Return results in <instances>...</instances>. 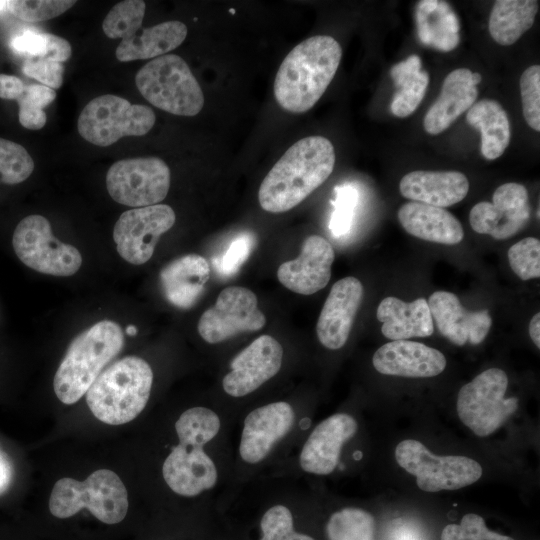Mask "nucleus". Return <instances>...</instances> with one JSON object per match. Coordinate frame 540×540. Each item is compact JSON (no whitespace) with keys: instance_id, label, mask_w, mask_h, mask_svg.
Listing matches in <instances>:
<instances>
[{"instance_id":"f257e3e1","label":"nucleus","mask_w":540,"mask_h":540,"mask_svg":"<svg viewBox=\"0 0 540 540\" xmlns=\"http://www.w3.org/2000/svg\"><path fill=\"white\" fill-rule=\"evenodd\" d=\"M335 150L323 136H308L294 143L262 180L258 200L270 213L286 212L306 199L331 175Z\"/></svg>"},{"instance_id":"39448f33","label":"nucleus","mask_w":540,"mask_h":540,"mask_svg":"<svg viewBox=\"0 0 540 540\" xmlns=\"http://www.w3.org/2000/svg\"><path fill=\"white\" fill-rule=\"evenodd\" d=\"M153 371L143 358L126 356L96 378L86 392L92 414L101 422L121 425L145 408L152 388Z\"/></svg>"},{"instance_id":"ea45409f","label":"nucleus","mask_w":540,"mask_h":540,"mask_svg":"<svg viewBox=\"0 0 540 540\" xmlns=\"http://www.w3.org/2000/svg\"><path fill=\"white\" fill-rule=\"evenodd\" d=\"M441 540H514L490 531L484 519L474 513L463 516L460 524H449L441 533Z\"/></svg>"},{"instance_id":"58836bf2","label":"nucleus","mask_w":540,"mask_h":540,"mask_svg":"<svg viewBox=\"0 0 540 540\" xmlns=\"http://www.w3.org/2000/svg\"><path fill=\"white\" fill-rule=\"evenodd\" d=\"M520 93L526 123L540 131V66L532 65L520 77Z\"/></svg>"},{"instance_id":"e433bc0d","label":"nucleus","mask_w":540,"mask_h":540,"mask_svg":"<svg viewBox=\"0 0 540 540\" xmlns=\"http://www.w3.org/2000/svg\"><path fill=\"white\" fill-rule=\"evenodd\" d=\"M75 3L74 0H12L7 1V11L20 20L38 22L63 14Z\"/></svg>"},{"instance_id":"20e7f679","label":"nucleus","mask_w":540,"mask_h":540,"mask_svg":"<svg viewBox=\"0 0 540 540\" xmlns=\"http://www.w3.org/2000/svg\"><path fill=\"white\" fill-rule=\"evenodd\" d=\"M124 333L120 325L102 320L80 333L70 343L53 379L57 398L64 404L76 403L122 350Z\"/></svg>"},{"instance_id":"412c9836","label":"nucleus","mask_w":540,"mask_h":540,"mask_svg":"<svg viewBox=\"0 0 540 540\" xmlns=\"http://www.w3.org/2000/svg\"><path fill=\"white\" fill-rule=\"evenodd\" d=\"M356 420L349 414L336 413L320 422L304 443L299 456L301 468L310 474L328 475L338 465L345 442L357 432Z\"/></svg>"},{"instance_id":"72a5a7b5","label":"nucleus","mask_w":540,"mask_h":540,"mask_svg":"<svg viewBox=\"0 0 540 540\" xmlns=\"http://www.w3.org/2000/svg\"><path fill=\"white\" fill-rule=\"evenodd\" d=\"M56 98V92L42 84L25 85L24 91L17 98L19 122L30 130H39L46 124L44 108Z\"/></svg>"},{"instance_id":"6ab92c4d","label":"nucleus","mask_w":540,"mask_h":540,"mask_svg":"<svg viewBox=\"0 0 540 540\" xmlns=\"http://www.w3.org/2000/svg\"><path fill=\"white\" fill-rule=\"evenodd\" d=\"M335 253L322 236H308L296 259L282 263L277 270L279 282L290 291L311 295L323 289L331 277Z\"/></svg>"},{"instance_id":"a878e982","label":"nucleus","mask_w":540,"mask_h":540,"mask_svg":"<svg viewBox=\"0 0 540 540\" xmlns=\"http://www.w3.org/2000/svg\"><path fill=\"white\" fill-rule=\"evenodd\" d=\"M159 277L168 302L178 308L188 309L202 295L210 278V267L203 256L187 254L166 264Z\"/></svg>"},{"instance_id":"4468645a","label":"nucleus","mask_w":540,"mask_h":540,"mask_svg":"<svg viewBox=\"0 0 540 540\" xmlns=\"http://www.w3.org/2000/svg\"><path fill=\"white\" fill-rule=\"evenodd\" d=\"M266 323L258 309L254 292L241 286L223 289L214 306L207 309L197 325L198 333L209 344L223 342L238 333L258 331Z\"/></svg>"},{"instance_id":"423d86ee","label":"nucleus","mask_w":540,"mask_h":540,"mask_svg":"<svg viewBox=\"0 0 540 540\" xmlns=\"http://www.w3.org/2000/svg\"><path fill=\"white\" fill-rule=\"evenodd\" d=\"M146 4L142 0H125L108 12L102 23L104 34L121 38L116 58L121 62L154 59L180 46L187 36V27L178 20L142 28Z\"/></svg>"},{"instance_id":"a211bd4d","label":"nucleus","mask_w":540,"mask_h":540,"mask_svg":"<svg viewBox=\"0 0 540 540\" xmlns=\"http://www.w3.org/2000/svg\"><path fill=\"white\" fill-rule=\"evenodd\" d=\"M294 420L292 406L284 401L252 410L244 420L239 445L241 458L250 464L265 459L273 446L289 433Z\"/></svg>"},{"instance_id":"5701e85b","label":"nucleus","mask_w":540,"mask_h":540,"mask_svg":"<svg viewBox=\"0 0 540 540\" xmlns=\"http://www.w3.org/2000/svg\"><path fill=\"white\" fill-rule=\"evenodd\" d=\"M372 362L381 374L409 378L437 376L447 364L439 350L408 340H395L382 345L374 353Z\"/></svg>"},{"instance_id":"a19ab883","label":"nucleus","mask_w":540,"mask_h":540,"mask_svg":"<svg viewBox=\"0 0 540 540\" xmlns=\"http://www.w3.org/2000/svg\"><path fill=\"white\" fill-rule=\"evenodd\" d=\"M357 202L358 191L354 187L343 185L335 188L334 211L329 223L334 236L340 237L349 232Z\"/></svg>"},{"instance_id":"f704fd0d","label":"nucleus","mask_w":540,"mask_h":540,"mask_svg":"<svg viewBox=\"0 0 540 540\" xmlns=\"http://www.w3.org/2000/svg\"><path fill=\"white\" fill-rule=\"evenodd\" d=\"M34 170V161L20 144L0 138V183L7 185L25 181Z\"/></svg>"},{"instance_id":"b1692460","label":"nucleus","mask_w":540,"mask_h":540,"mask_svg":"<svg viewBox=\"0 0 540 540\" xmlns=\"http://www.w3.org/2000/svg\"><path fill=\"white\" fill-rule=\"evenodd\" d=\"M481 80L480 73L467 68L451 71L443 81L439 97L424 117V130L430 135H438L450 127L475 103Z\"/></svg>"},{"instance_id":"9b49d317","label":"nucleus","mask_w":540,"mask_h":540,"mask_svg":"<svg viewBox=\"0 0 540 540\" xmlns=\"http://www.w3.org/2000/svg\"><path fill=\"white\" fill-rule=\"evenodd\" d=\"M395 458L400 467L416 477L417 486L425 492L457 490L482 476L477 461L462 455L437 456L414 439L401 441Z\"/></svg>"},{"instance_id":"7ed1b4c3","label":"nucleus","mask_w":540,"mask_h":540,"mask_svg":"<svg viewBox=\"0 0 540 540\" xmlns=\"http://www.w3.org/2000/svg\"><path fill=\"white\" fill-rule=\"evenodd\" d=\"M220 427L219 416L202 406L187 409L177 419L175 430L179 443L162 467L163 478L173 492L194 497L216 485L217 468L204 451V445L218 434Z\"/></svg>"},{"instance_id":"1a4fd4ad","label":"nucleus","mask_w":540,"mask_h":540,"mask_svg":"<svg viewBox=\"0 0 540 540\" xmlns=\"http://www.w3.org/2000/svg\"><path fill=\"white\" fill-rule=\"evenodd\" d=\"M155 121V113L150 107L105 94L86 104L79 115L77 128L84 140L106 147L125 136L147 134Z\"/></svg>"},{"instance_id":"09e8293b","label":"nucleus","mask_w":540,"mask_h":540,"mask_svg":"<svg viewBox=\"0 0 540 540\" xmlns=\"http://www.w3.org/2000/svg\"><path fill=\"white\" fill-rule=\"evenodd\" d=\"M529 335L537 348H540V313L537 312L529 322Z\"/></svg>"},{"instance_id":"4be33fe9","label":"nucleus","mask_w":540,"mask_h":540,"mask_svg":"<svg viewBox=\"0 0 540 540\" xmlns=\"http://www.w3.org/2000/svg\"><path fill=\"white\" fill-rule=\"evenodd\" d=\"M427 303L438 330L455 345H477L490 330L492 319L488 310L467 311L451 292L436 291Z\"/></svg>"},{"instance_id":"dca6fc26","label":"nucleus","mask_w":540,"mask_h":540,"mask_svg":"<svg viewBox=\"0 0 540 540\" xmlns=\"http://www.w3.org/2000/svg\"><path fill=\"white\" fill-rule=\"evenodd\" d=\"M530 218L528 192L515 182L500 185L493 193L492 202L475 204L469 214L472 229L496 240L508 239L521 231Z\"/></svg>"},{"instance_id":"9d476101","label":"nucleus","mask_w":540,"mask_h":540,"mask_svg":"<svg viewBox=\"0 0 540 540\" xmlns=\"http://www.w3.org/2000/svg\"><path fill=\"white\" fill-rule=\"evenodd\" d=\"M507 386L506 373L499 368H490L460 389L457 413L475 435L485 437L494 433L517 410L518 399L505 397Z\"/></svg>"},{"instance_id":"c9c22d12","label":"nucleus","mask_w":540,"mask_h":540,"mask_svg":"<svg viewBox=\"0 0 540 540\" xmlns=\"http://www.w3.org/2000/svg\"><path fill=\"white\" fill-rule=\"evenodd\" d=\"M259 540H314L311 536L296 532L291 511L284 505L269 508L260 521Z\"/></svg>"},{"instance_id":"0eeeda50","label":"nucleus","mask_w":540,"mask_h":540,"mask_svg":"<svg viewBox=\"0 0 540 540\" xmlns=\"http://www.w3.org/2000/svg\"><path fill=\"white\" fill-rule=\"evenodd\" d=\"M128 505L123 482L108 469L96 470L84 481L59 479L49 498L50 513L57 518L72 517L86 508L96 519L108 525L123 521Z\"/></svg>"},{"instance_id":"473e14b6","label":"nucleus","mask_w":540,"mask_h":540,"mask_svg":"<svg viewBox=\"0 0 540 540\" xmlns=\"http://www.w3.org/2000/svg\"><path fill=\"white\" fill-rule=\"evenodd\" d=\"M326 532L328 540H374L375 520L363 509L348 507L331 515Z\"/></svg>"},{"instance_id":"37998d69","label":"nucleus","mask_w":540,"mask_h":540,"mask_svg":"<svg viewBox=\"0 0 540 540\" xmlns=\"http://www.w3.org/2000/svg\"><path fill=\"white\" fill-rule=\"evenodd\" d=\"M254 237L245 233L236 237L223 256L217 261V270L223 276L235 274L253 249Z\"/></svg>"},{"instance_id":"4c0bfd02","label":"nucleus","mask_w":540,"mask_h":540,"mask_svg":"<svg viewBox=\"0 0 540 540\" xmlns=\"http://www.w3.org/2000/svg\"><path fill=\"white\" fill-rule=\"evenodd\" d=\"M508 261L513 272L521 280L539 278V239L534 237H526L512 245L508 250Z\"/></svg>"},{"instance_id":"2eb2a0df","label":"nucleus","mask_w":540,"mask_h":540,"mask_svg":"<svg viewBox=\"0 0 540 540\" xmlns=\"http://www.w3.org/2000/svg\"><path fill=\"white\" fill-rule=\"evenodd\" d=\"M174 210L155 204L123 212L113 229L118 254L128 263L141 265L150 260L162 234L174 225Z\"/></svg>"},{"instance_id":"49530a36","label":"nucleus","mask_w":540,"mask_h":540,"mask_svg":"<svg viewBox=\"0 0 540 540\" xmlns=\"http://www.w3.org/2000/svg\"><path fill=\"white\" fill-rule=\"evenodd\" d=\"M25 84L14 75L0 74V98L17 100L24 91Z\"/></svg>"},{"instance_id":"393cba45","label":"nucleus","mask_w":540,"mask_h":540,"mask_svg":"<svg viewBox=\"0 0 540 540\" xmlns=\"http://www.w3.org/2000/svg\"><path fill=\"white\" fill-rule=\"evenodd\" d=\"M468 178L459 171H412L399 183L401 195L411 201L448 207L462 201L469 191Z\"/></svg>"},{"instance_id":"cd10ccee","label":"nucleus","mask_w":540,"mask_h":540,"mask_svg":"<svg viewBox=\"0 0 540 540\" xmlns=\"http://www.w3.org/2000/svg\"><path fill=\"white\" fill-rule=\"evenodd\" d=\"M376 317L382 323V334L393 341L428 337L434 332L430 309L424 298L407 303L396 297H386L379 303Z\"/></svg>"},{"instance_id":"c85d7f7f","label":"nucleus","mask_w":540,"mask_h":540,"mask_svg":"<svg viewBox=\"0 0 540 540\" xmlns=\"http://www.w3.org/2000/svg\"><path fill=\"white\" fill-rule=\"evenodd\" d=\"M417 35L423 45L442 52L455 49L460 41L458 17L446 1L422 0L416 6Z\"/></svg>"},{"instance_id":"6e6552de","label":"nucleus","mask_w":540,"mask_h":540,"mask_svg":"<svg viewBox=\"0 0 540 540\" xmlns=\"http://www.w3.org/2000/svg\"><path fill=\"white\" fill-rule=\"evenodd\" d=\"M140 94L153 106L178 116H195L204 106L202 89L189 66L176 54L146 63L135 76Z\"/></svg>"},{"instance_id":"aec40b11","label":"nucleus","mask_w":540,"mask_h":540,"mask_svg":"<svg viewBox=\"0 0 540 540\" xmlns=\"http://www.w3.org/2000/svg\"><path fill=\"white\" fill-rule=\"evenodd\" d=\"M362 297V283L355 277L342 278L332 286L316 325L318 340L324 347L337 350L345 345Z\"/></svg>"},{"instance_id":"3c124183","label":"nucleus","mask_w":540,"mask_h":540,"mask_svg":"<svg viewBox=\"0 0 540 540\" xmlns=\"http://www.w3.org/2000/svg\"><path fill=\"white\" fill-rule=\"evenodd\" d=\"M7 11V1L0 0V14Z\"/></svg>"},{"instance_id":"c756f323","label":"nucleus","mask_w":540,"mask_h":540,"mask_svg":"<svg viewBox=\"0 0 540 540\" xmlns=\"http://www.w3.org/2000/svg\"><path fill=\"white\" fill-rule=\"evenodd\" d=\"M467 122L481 132V153L487 160L499 158L511 139V128L504 108L493 99L474 103L467 112Z\"/></svg>"},{"instance_id":"2f4dec72","label":"nucleus","mask_w":540,"mask_h":540,"mask_svg":"<svg viewBox=\"0 0 540 540\" xmlns=\"http://www.w3.org/2000/svg\"><path fill=\"white\" fill-rule=\"evenodd\" d=\"M539 2L535 0H498L488 21V30L495 42L514 44L534 23Z\"/></svg>"},{"instance_id":"f8f14e48","label":"nucleus","mask_w":540,"mask_h":540,"mask_svg":"<svg viewBox=\"0 0 540 540\" xmlns=\"http://www.w3.org/2000/svg\"><path fill=\"white\" fill-rule=\"evenodd\" d=\"M12 246L23 264L42 274L68 277L82 265L79 250L58 240L52 234L50 222L42 215H29L17 224Z\"/></svg>"},{"instance_id":"de8ad7c7","label":"nucleus","mask_w":540,"mask_h":540,"mask_svg":"<svg viewBox=\"0 0 540 540\" xmlns=\"http://www.w3.org/2000/svg\"><path fill=\"white\" fill-rule=\"evenodd\" d=\"M14 466L8 454L0 446V495L12 485Z\"/></svg>"},{"instance_id":"8fccbe9b","label":"nucleus","mask_w":540,"mask_h":540,"mask_svg":"<svg viewBox=\"0 0 540 540\" xmlns=\"http://www.w3.org/2000/svg\"><path fill=\"white\" fill-rule=\"evenodd\" d=\"M126 333L128 335H136L137 333V328L134 326V325H129L127 328H126Z\"/></svg>"},{"instance_id":"79ce46f5","label":"nucleus","mask_w":540,"mask_h":540,"mask_svg":"<svg viewBox=\"0 0 540 540\" xmlns=\"http://www.w3.org/2000/svg\"><path fill=\"white\" fill-rule=\"evenodd\" d=\"M22 71L26 76L36 79L51 89H58L63 83L64 66L60 62L36 57L27 58Z\"/></svg>"},{"instance_id":"c03bdc74","label":"nucleus","mask_w":540,"mask_h":540,"mask_svg":"<svg viewBox=\"0 0 540 540\" xmlns=\"http://www.w3.org/2000/svg\"><path fill=\"white\" fill-rule=\"evenodd\" d=\"M46 46L45 33H38L32 30H24L13 36L10 40L12 50L16 53L27 55L28 58L43 56Z\"/></svg>"},{"instance_id":"bb28decb","label":"nucleus","mask_w":540,"mask_h":540,"mask_svg":"<svg viewBox=\"0 0 540 540\" xmlns=\"http://www.w3.org/2000/svg\"><path fill=\"white\" fill-rule=\"evenodd\" d=\"M398 220L407 233L425 241L455 245L464 237L459 220L444 208L410 201L400 207Z\"/></svg>"},{"instance_id":"f03ea898","label":"nucleus","mask_w":540,"mask_h":540,"mask_svg":"<svg viewBox=\"0 0 540 540\" xmlns=\"http://www.w3.org/2000/svg\"><path fill=\"white\" fill-rule=\"evenodd\" d=\"M342 57L331 36L316 35L296 45L284 58L274 81V96L284 110L304 113L322 97Z\"/></svg>"},{"instance_id":"a18cd8bd","label":"nucleus","mask_w":540,"mask_h":540,"mask_svg":"<svg viewBox=\"0 0 540 540\" xmlns=\"http://www.w3.org/2000/svg\"><path fill=\"white\" fill-rule=\"evenodd\" d=\"M45 37L47 41L46 51L43 56L36 58L62 63L71 57V45L66 39L49 33H45Z\"/></svg>"},{"instance_id":"ddd939ff","label":"nucleus","mask_w":540,"mask_h":540,"mask_svg":"<svg viewBox=\"0 0 540 540\" xmlns=\"http://www.w3.org/2000/svg\"><path fill=\"white\" fill-rule=\"evenodd\" d=\"M170 182V169L158 157L123 159L112 164L106 174L111 198L119 204L136 208L164 200Z\"/></svg>"},{"instance_id":"f3484780","label":"nucleus","mask_w":540,"mask_h":540,"mask_svg":"<svg viewBox=\"0 0 540 540\" xmlns=\"http://www.w3.org/2000/svg\"><path fill=\"white\" fill-rule=\"evenodd\" d=\"M283 353L275 338L259 336L231 361L230 372L222 380L224 391L232 397L254 392L279 372Z\"/></svg>"},{"instance_id":"7c9ffc66","label":"nucleus","mask_w":540,"mask_h":540,"mask_svg":"<svg viewBox=\"0 0 540 540\" xmlns=\"http://www.w3.org/2000/svg\"><path fill=\"white\" fill-rule=\"evenodd\" d=\"M390 75L397 88L390 104L391 113L398 118L408 117L423 100L430 76L422 70L421 58L416 54L393 65Z\"/></svg>"}]
</instances>
